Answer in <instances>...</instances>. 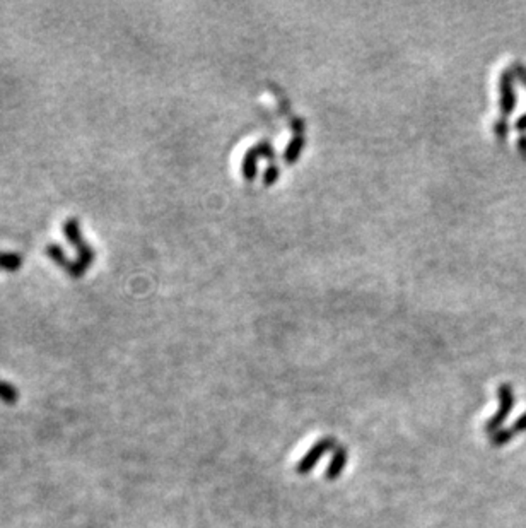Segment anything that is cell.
I'll return each instance as SVG.
<instances>
[{
	"label": "cell",
	"instance_id": "cell-1",
	"mask_svg": "<svg viewBox=\"0 0 526 528\" xmlns=\"http://www.w3.org/2000/svg\"><path fill=\"white\" fill-rule=\"evenodd\" d=\"M63 233L65 238L69 240V243L76 248L77 258L72 260L67 269L70 277H81L89 267L92 265V260H94V250L91 248V245L84 240L81 231V224L76 217H69L63 222Z\"/></svg>",
	"mask_w": 526,
	"mask_h": 528
},
{
	"label": "cell",
	"instance_id": "cell-2",
	"mask_svg": "<svg viewBox=\"0 0 526 528\" xmlns=\"http://www.w3.org/2000/svg\"><path fill=\"white\" fill-rule=\"evenodd\" d=\"M499 400H501V407H499L498 414H495L494 418H492L491 421L487 422V431H488V433H492V431L499 429V427H501V424L506 421L507 415L511 414V411H513V407H514V392H513V388H511L509 385H501V388H499Z\"/></svg>",
	"mask_w": 526,
	"mask_h": 528
},
{
	"label": "cell",
	"instance_id": "cell-3",
	"mask_svg": "<svg viewBox=\"0 0 526 528\" xmlns=\"http://www.w3.org/2000/svg\"><path fill=\"white\" fill-rule=\"evenodd\" d=\"M516 106V91H514L513 72L506 70L501 76V111L502 115H511Z\"/></svg>",
	"mask_w": 526,
	"mask_h": 528
},
{
	"label": "cell",
	"instance_id": "cell-4",
	"mask_svg": "<svg viewBox=\"0 0 526 528\" xmlns=\"http://www.w3.org/2000/svg\"><path fill=\"white\" fill-rule=\"evenodd\" d=\"M0 402L7 405H14L19 402V392L14 385H10L9 381L0 380Z\"/></svg>",
	"mask_w": 526,
	"mask_h": 528
},
{
	"label": "cell",
	"instance_id": "cell-5",
	"mask_svg": "<svg viewBox=\"0 0 526 528\" xmlns=\"http://www.w3.org/2000/svg\"><path fill=\"white\" fill-rule=\"evenodd\" d=\"M22 265L21 255L14 251H0V269L6 270H17Z\"/></svg>",
	"mask_w": 526,
	"mask_h": 528
},
{
	"label": "cell",
	"instance_id": "cell-6",
	"mask_svg": "<svg viewBox=\"0 0 526 528\" xmlns=\"http://www.w3.org/2000/svg\"><path fill=\"white\" fill-rule=\"evenodd\" d=\"M47 254H48V256H50V258L51 260H54V262L55 263H57V265H60V267H63V269H69V265H70V262H72V260H69V258H67V255H65V251H63L62 250V248L60 247H58V245L57 243H51V245H48V247H47Z\"/></svg>",
	"mask_w": 526,
	"mask_h": 528
},
{
	"label": "cell",
	"instance_id": "cell-7",
	"mask_svg": "<svg viewBox=\"0 0 526 528\" xmlns=\"http://www.w3.org/2000/svg\"><path fill=\"white\" fill-rule=\"evenodd\" d=\"M328 443H330V441H323V443L316 445V446H315V448H313V449H311V453H309V455H308V456H306V459L303 460V462H301L299 472H308V470H309V468H311V467H313V463H315V462H316V460H318V459H320V456H322V455H323V453H324V446H327Z\"/></svg>",
	"mask_w": 526,
	"mask_h": 528
},
{
	"label": "cell",
	"instance_id": "cell-8",
	"mask_svg": "<svg viewBox=\"0 0 526 528\" xmlns=\"http://www.w3.org/2000/svg\"><path fill=\"white\" fill-rule=\"evenodd\" d=\"M514 433L511 429H504V431H498V433L494 434V438H492V445L495 446H501V445H506L507 441L513 440Z\"/></svg>",
	"mask_w": 526,
	"mask_h": 528
},
{
	"label": "cell",
	"instance_id": "cell-9",
	"mask_svg": "<svg viewBox=\"0 0 526 528\" xmlns=\"http://www.w3.org/2000/svg\"><path fill=\"white\" fill-rule=\"evenodd\" d=\"M511 431H513L514 434L516 433H525L526 431V412L521 418H518V421L513 424V427H511Z\"/></svg>",
	"mask_w": 526,
	"mask_h": 528
},
{
	"label": "cell",
	"instance_id": "cell-10",
	"mask_svg": "<svg viewBox=\"0 0 526 528\" xmlns=\"http://www.w3.org/2000/svg\"><path fill=\"white\" fill-rule=\"evenodd\" d=\"M513 72L516 74L518 79H520L521 83H523V84L526 85V67H525V65H521V64H514V67H513Z\"/></svg>",
	"mask_w": 526,
	"mask_h": 528
},
{
	"label": "cell",
	"instance_id": "cell-11",
	"mask_svg": "<svg viewBox=\"0 0 526 528\" xmlns=\"http://www.w3.org/2000/svg\"><path fill=\"white\" fill-rule=\"evenodd\" d=\"M494 130L499 137H506V133H507V130H509V127H507L506 120H499V122H495Z\"/></svg>",
	"mask_w": 526,
	"mask_h": 528
},
{
	"label": "cell",
	"instance_id": "cell-12",
	"mask_svg": "<svg viewBox=\"0 0 526 528\" xmlns=\"http://www.w3.org/2000/svg\"><path fill=\"white\" fill-rule=\"evenodd\" d=\"M516 129H518V130H521V132H523V130H526V113H525V115H521V117L518 118V122H516Z\"/></svg>",
	"mask_w": 526,
	"mask_h": 528
},
{
	"label": "cell",
	"instance_id": "cell-13",
	"mask_svg": "<svg viewBox=\"0 0 526 528\" xmlns=\"http://www.w3.org/2000/svg\"><path fill=\"white\" fill-rule=\"evenodd\" d=\"M518 146H520L521 152H526V135L520 137V140H518Z\"/></svg>",
	"mask_w": 526,
	"mask_h": 528
}]
</instances>
